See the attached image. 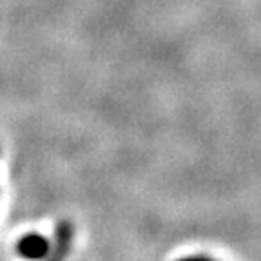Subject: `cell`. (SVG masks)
Returning <instances> with one entry per match:
<instances>
[{
  "label": "cell",
  "instance_id": "2",
  "mask_svg": "<svg viewBox=\"0 0 261 261\" xmlns=\"http://www.w3.org/2000/svg\"><path fill=\"white\" fill-rule=\"evenodd\" d=\"M179 261H214L211 257H203V256H191V257H181Z\"/></svg>",
  "mask_w": 261,
  "mask_h": 261
},
{
  "label": "cell",
  "instance_id": "1",
  "mask_svg": "<svg viewBox=\"0 0 261 261\" xmlns=\"http://www.w3.org/2000/svg\"><path fill=\"white\" fill-rule=\"evenodd\" d=\"M18 252L28 259H42L49 254V241L38 234H28L18 243Z\"/></svg>",
  "mask_w": 261,
  "mask_h": 261
}]
</instances>
